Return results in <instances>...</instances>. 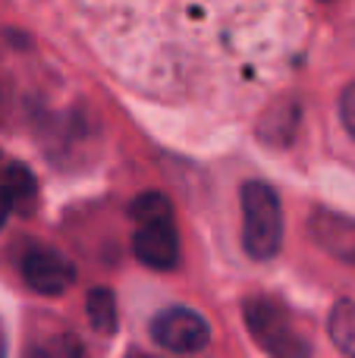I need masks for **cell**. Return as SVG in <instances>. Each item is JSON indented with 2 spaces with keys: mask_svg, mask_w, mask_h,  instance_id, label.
Instances as JSON below:
<instances>
[{
  "mask_svg": "<svg viewBox=\"0 0 355 358\" xmlns=\"http://www.w3.org/2000/svg\"><path fill=\"white\" fill-rule=\"evenodd\" d=\"M242 245L255 261H270L283 248V208L268 182L242 185Z\"/></svg>",
  "mask_w": 355,
  "mask_h": 358,
  "instance_id": "cell-2",
  "label": "cell"
},
{
  "mask_svg": "<svg viewBox=\"0 0 355 358\" xmlns=\"http://www.w3.org/2000/svg\"><path fill=\"white\" fill-rule=\"evenodd\" d=\"M16 208V198H13V192H10V185L0 179V227L6 223V217H10V210Z\"/></svg>",
  "mask_w": 355,
  "mask_h": 358,
  "instance_id": "cell-13",
  "label": "cell"
},
{
  "mask_svg": "<svg viewBox=\"0 0 355 358\" xmlns=\"http://www.w3.org/2000/svg\"><path fill=\"white\" fill-rule=\"evenodd\" d=\"M331 340L343 355H355V302H337L331 311Z\"/></svg>",
  "mask_w": 355,
  "mask_h": 358,
  "instance_id": "cell-9",
  "label": "cell"
},
{
  "mask_svg": "<svg viewBox=\"0 0 355 358\" xmlns=\"http://www.w3.org/2000/svg\"><path fill=\"white\" fill-rule=\"evenodd\" d=\"M308 229H312V239L327 255H333L337 261H346V264H355V220L352 217L321 208L312 214Z\"/></svg>",
  "mask_w": 355,
  "mask_h": 358,
  "instance_id": "cell-7",
  "label": "cell"
},
{
  "mask_svg": "<svg viewBox=\"0 0 355 358\" xmlns=\"http://www.w3.org/2000/svg\"><path fill=\"white\" fill-rule=\"evenodd\" d=\"M132 252L151 271H173L180 261V239L173 220L138 223V233L132 236Z\"/></svg>",
  "mask_w": 355,
  "mask_h": 358,
  "instance_id": "cell-6",
  "label": "cell"
},
{
  "mask_svg": "<svg viewBox=\"0 0 355 358\" xmlns=\"http://www.w3.org/2000/svg\"><path fill=\"white\" fill-rule=\"evenodd\" d=\"M340 120H343L346 132L355 138V82L352 85H346L343 98H340Z\"/></svg>",
  "mask_w": 355,
  "mask_h": 358,
  "instance_id": "cell-12",
  "label": "cell"
},
{
  "mask_svg": "<svg viewBox=\"0 0 355 358\" xmlns=\"http://www.w3.org/2000/svg\"><path fill=\"white\" fill-rule=\"evenodd\" d=\"M85 311H88V324L98 336H113L117 334V324H119V315H117V296L110 289H92L88 292V302H85Z\"/></svg>",
  "mask_w": 355,
  "mask_h": 358,
  "instance_id": "cell-8",
  "label": "cell"
},
{
  "mask_svg": "<svg viewBox=\"0 0 355 358\" xmlns=\"http://www.w3.org/2000/svg\"><path fill=\"white\" fill-rule=\"evenodd\" d=\"M132 220L138 223H154V220H173V208H170V198L161 192H145L132 201Z\"/></svg>",
  "mask_w": 355,
  "mask_h": 358,
  "instance_id": "cell-10",
  "label": "cell"
},
{
  "mask_svg": "<svg viewBox=\"0 0 355 358\" xmlns=\"http://www.w3.org/2000/svg\"><path fill=\"white\" fill-rule=\"evenodd\" d=\"M22 277L41 296H63L75 283V264L54 248L31 245L22 255Z\"/></svg>",
  "mask_w": 355,
  "mask_h": 358,
  "instance_id": "cell-5",
  "label": "cell"
},
{
  "mask_svg": "<svg viewBox=\"0 0 355 358\" xmlns=\"http://www.w3.org/2000/svg\"><path fill=\"white\" fill-rule=\"evenodd\" d=\"M245 327L255 336V343L264 352L277 358H299L308 355L312 346L299 336V330L293 327V317L277 299L255 296L245 302Z\"/></svg>",
  "mask_w": 355,
  "mask_h": 358,
  "instance_id": "cell-3",
  "label": "cell"
},
{
  "mask_svg": "<svg viewBox=\"0 0 355 358\" xmlns=\"http://www.w3.org/2000/svg\"><path fill=\"white\" fill-rule=\"evenodd\" d=\"M3 182L10 185V192H13V198H16V201L35 195V179H31V173L22 167V164H10V167H6V173H3Z\"/></svg>",
  "mask_w": 355,
  "mask_h": 358,
  "instance_id": "cell-11",
  "label": "cell"
},
{
  "mask_svg": "<svg viewBox=\"0 0 355 358\" xmlns=\"http://www.w3.org/2000/svg\"><path fill=\"white\" fill-rule=\"evenodd\" d=\"M151 340L164 349V352L176 355H195L208 349L211 343V327L201 315L189 308H167L151 321Z\"/></svg>",
  "mask_w": 355,
  "mask_h": 358,
  "instance_id": "cell-4",
  "label": "cell"
},
{
  "mask_svg": "<svg viewBox=\"0 0 355 358\" xmlns=\"http://www.w3.org/2000/svg\"><path fill=\"white\" fill-rule=\"evenodd\" d=\"M98 50L132 88L205 98L242 85L258 94L305 29L293 0H88Z\"/></svg>",
  "mask_w": 355,
  "mask_h": 358,
  "instance_id": "cell-1",
  "label": "cell"
}]
</instances>
